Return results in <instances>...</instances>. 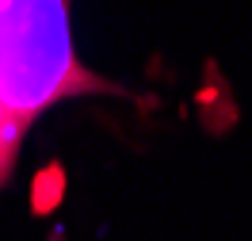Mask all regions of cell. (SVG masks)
<instances>
[{"label": "cell", "instance_id": "obj_1", "mask_svg": "<svg viewBox=\"0 0 252 241\" xmlns=\"http://www.w3.org/2000/svg\"><path fill=\"white\" fill-rule=\"evenodd\" d=\"M115 92L73 46L69 0H0V115L19 138L62 100Z\"/></svg>", "mask_w": 252, "mask_h": 241}, {"label": "cell", "instance_id": "obj_2", "mask_svg": "<svg viewBox=\"0 0 252 241\" xmlns=\"http://www.w3.org/2000/svg\"><path fill=\"white\" fill-rule=\"evenodd\" d=\"M19 138L16 130H12V123L0 115V184H4V176H8V169H12V161H16V153H19Z\"/></svg>", "mask_w": 252, "mask_h": 241}]
</instances>
